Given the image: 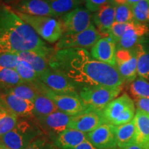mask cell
Listing matches in <instances>:
<instances>
[{
  "label": "cell",
  "mask_w": 149,
  "mask_h": 149,
  "mask_svg": "<svg viewBox=\"0 0 149 149\" xmlns=\"http://www.w3.org/2000/svg\"><path fill=\"white\" fill-rule=\"evenodd\" d=\"M19 59L27 61L33 67V69L39 75L42 74L49 70L50 66L48 65V59L42 57L38 54L31 51L19 52L16 54Z\"/></svg>",
  "instance_id": "cell-24"
},
{
  "label": "cell",
  "mask_w": 149,
  "mask_h": 149,
  "mask_svg": "<svg viewBox=\"0 0 149 149\" xmlns=\"http://www.w3.org/2000/svg\"><path fill=\"white\" fill-rule=\"evenodd\" d=\"M72 149H98L95 147L89 142L88 141H86L84 142L81 143V144L78 145L77 146L74 147Z\"/></svg>",
  "instance_id": "cell-39"
},
{
  "label": "cell",
  "mask_w": 149,
  "mask_h": 149,
  "mask_svg": "<svg viewBox=\"0 0 149 149\" xmlns=\"http://www.w3.org/2000/svg\"><path fill=\"white\" fill-rule=\"evenodd\" d=\"M18 122V117L10 111L0 109V137L14 129Z\"/></svg>",
  "instance_id": "cell-29"
},
{
  "label": "cell",
  "mask_w": 149,
  "mask_h": 149,
  "mask_svg": "<svg viewBox=\"0 0 149 149\" xmlns=\"http://www.w3.org/2000/svg\"><path fill=\"white\" fill-rule=\"evenodd\" d=\"M38 77L48 88L55 93L79 96L78 88L73 83L62 74L53 71L51 68Z\"/></svg>",
  "instance_id": "cell-13"
},
{
  "label": "cell",
  "mask_w": 149,
  "mask_h": 149,
  "mask_svg": "<svg viewBox=\"0 0 149 149\" xmlns=\"http://www.w3.org/2000/svg\"><path fill=\"white\" fill-rule=\"evenodd\" d=\"M135 105L133 100L127 93L111 101L102 111L106 123L120 126L131 122L135 115Z\"/></svg>",
  "instance_id": "cell-4"
},
{
  "label": "cell",
  "mask_w": 149,
  "mask_h": 149,
  "mask_svg": "<svg viewBox=\"0 0 149 149\" xmlns=\"http://www.w3.org/2000/svg\"><path fill=\"white\" fill-rule=\"evenodd\" d=\"M49 5L52 10L57 15V17H60L68 12L79 7V0H44Z\"/></svg>",
  "instance_id": "cell-27"
},
{
  "label": "cell",
  "mask_w": 149,
  "mask_h": 149,
  "mask_svg": "<svg viewBox=\"0 0 149 149\" xmlns=\"http://www.w3.org/2000/svg\"><path fill=\"white\" fill-rule=\"evenodd\" d=\"M102 35L93 24L88 29L76 34L63 35L61 38L55 44V50L68 48H82L88 49L92 48L101 39Z\"/></svg>",
  "instance_id": "cell-8"
},
{
  "label": "cell",
  "mask_w": 149,
  "mask_h": 149,
  "mask_svg": "<svg viewBox=\"0 0 149 149\" xmlns=\"http://www.w3.org/2000/svg\"><path fill=\"white\" fill-rule=\"evenodd\" d=\"M82 48L55 50L48 58L53 71L62 74L77 88L85 86L119 87L125 82L117 67L93 59Z\"/></svg>",
  "instance_id": "cell-1"
},
{
  "label": "cell",
  "mask_w": 149,
  "mask_h": 149,
  "mask_svg": "<svg viewBox=\"0 0 149 149\" xmlns=\"http://www.w3.org/2000/svg\"><path fill=\"white\" fill-rule=\"evenodd\" d=\"M126 3H127L128 4H129L130 6H133L134 4H135L136 3L141 1V0H126Z\"/></svg>",
  "instance_id": "cell-43"
},
{
  "label": "cell",
  "mask_w": 149,
  "mask_h": 149,
  "mask_svg": "<svg viewBox=\"0 0 149 149\" xmlns=\"http://www.w3.org/2000/svg\"><path fill=\"white\" fill-rule=\"evenodd\" d=\"M122 90V86H85L79 88V95L88 109L102 111L120 95Z\"/></svg>",
  "instance_id": "cell-7"
},
{
  "label": "cell",
  "mask_w": 149,
  "mask_h": 149,
  "mask_svg": "<svg viewBox=\"0 0 149 149\" xmlns=\"http://www.w3.org/2000/svg\"><path fill=\"white\" fill-rule=\"evenodd\" d=\"M33 102L34 104L33 117L35 119L47 116L54 112L59 111L57 106L51 99L44 95H39Z\"/></svg>",
  "instance_id": "cell-25"
},
{
  "label": "cell",
  "mask_w": 149,
  "mask_h": 149,
  "mask_svg": "<svg viewBox=\"0 0 149 149\" xmlns=\"http://www.w3.org/2000/svg\"><path fill=\"white\" fill-rule=\"evenodd\" d=\"M19 58L15 54H0V67L15 70Z\"/></svg>",
  "instance_id": "cell-35"
},
{
  "label": "cell",
  "mask_w": 149,
  "mask_h": 149,
  "mask_svg": "<svg viewBox=\"0 0 149 149\" xmlns=\"http://www.w3.org/2000/svg\"><path fill=\"white\" fill-rule=\"evenodd\" d=\"M120 149H144V148H141V147L139 146V145L134 144V145H131V146H128L124 147V148H122Z\"/></svg>",
  "instance_id": "cell-40"
},
{
  "label": "cell",
  "mask_w": 149,
  "mask_h": 149,
  "mask_svg": "<svg viewBox=\"0 0 149 149\" xmlns=\"http://www.w3.org/2000/svg\"><path fill=\"white\" fill-rule=\"evenodd\" d=\"M72 116L57 111L47 116L35 119L43 133L55 138L61 132L68 128Z\"/></svg>",
  "instance_id": "cell-10"
},
{
  "label": "cell",
  "mask_w": 149,
  "mask_h": 149,
  "mask_svg": "<svg viewBox=\"0 0 149 149\" xmlns=\"http://www.w3.org/2000/svg\"><path fill=\"white\" fill-rule=\"evenodd\" d=\"M115 59V66L124 81H133L137 75V59L133 50L117 49Z\"/></svg>",
  "instance_id": "cell-15"
},
{
  "label": "cell",
  "mask_w": 149,
  "mask_h": 149,
  "mask_svg": "<svg viewBox=\"0 0 149 149\" xmlns=\"http://www.w3.org/2000/svg\"><path fill=\"white\" fill-rule=\"evenodd\" d=\"M86 141H88L87 133L67 128L54 139L53 143L59 149H72Z\"/></svg>",
  "instance_id": "cell-20"
},
{
  "label": "cell",
  "mask_w": 149,
  "mask_h": 149,
  "mask_svg": "<svg viewBox=\"0 0 149 149\" xmlns=\"http://www.w3.org/2000/svg\"><path fill=\"white\" fill-rule=\"evenodd\" d=\"M23 21L29 25L37 35L49 43H55L63 36L60 22L55 17L33 16L15 12Z\"/></svg>",
  "instance_id": "cell-5"
},
{
  "label": "cell",
  "mask_w": 149,
  "mask_h": 149,
  "mask_svg": "<svg viewBox=\"0 0 149 149\" xmlns=\"http://www.w3.org/2000/svg\"><path fill=\"white\" fill-rule=\"evenodd\" d=\"M93 20L102 37H109V32L115 22V4L104 6L93 15Z\"/></svg>",
  "instance_id": "cell-18"
},
{
  "label": "cell",
  "mask_w": 149,
  "mask_h": 149,
  "mask_svg": "<svg viewBox=\"0 0 149 149\" xmlns=\"http://www.w3.org/2000/svg\"><path fill=\"white\" fill-rule=\"evenodd\" d=\"M3 1L7 4H10V6L15 4V3L19 2V1H22V0H3Z\"/></svg>",
  "instance_id": "cell-41"
},
{
  "label": "cell",
  "mask_w": 149,
  "mask_h": 149,
  "mask_svg": "<svg viewBox=\"0 0 149 149\" xmlns=\"http://www.w3.org/2000/svg\"><path fill=\"white\" fill-rule=\"evenodd\" d=\"M132 49L137 59V75L139 77L149 80V49L139 43Z\"/></svg>",
  "instance_id": "cell-23"
},
{
  "label": "cell",
  "mask_w": 149,
  "mask_h": 149,
  "mask_svg": "<svg viewBox=\"0 0 149 149\" xmlns=\"http://www.w3.org/2000/svg\"><path fill=\"white\" fill-rule=\"evenodd\" d=\"M79 1H85V0H79Z\"/></svg>",
  "instance_id": "cell-46"
},
{
  "label": "cell",
  "mask_w": 149,
  "mask_h": 149,
  "mask_svg": "<svg viewBox=\"0 0 149 149\" xmlns=\"http://www.w3.org/2000/svg\"><path fill=\"white\" fill-rule=\"evenodd\" d=\"M148 33L149 29L146 24L133 22L131 26L116 43L117 49H132Z\"/></svg>",
  "instance_id": "cell-19"
},
{
  "label": "cell",
  "mask_w": 149,
  "mask_h": 149,
  "mask_svg": "<svg viewBox=\"0 0 149 149\" xmlns=\"http://www.w3.org/2000/svg\"><path fill=\"white\" fill-rule=\"evenodd\" d=\"M106 123L102 111L88 109L83 113L72 116L68 128L88 133Z\"/></svg>",
  "instance_id": "cell-14"
},
{
  "label": "cell",
  "mask_w": 149,
  "mask_h": 149,
  "mask_svg": "<svg viewBox=\"0 0 149 149\" xmlns=\"http://www.w3.org/2000/svg\"><path fill=\"white\" fill-rule=\"evenodd\" d=\"M135 22L132 6L128 3L115 5V22L132 23Z\"/></svg>",
  "instance_id": "cell-33"
},
{
  "label": "cell",
  "mask_w": 149,
  "mask_h": 149,
  "mask_svg": "<svg viewBox=\"0 0 149 149\" xmlns=\"http://www.w3.org/2000/svg\"><path fill=\"white\" fill-rule=\"evenodd\" d=\"M0 149H11V148H9L8 147L3 146V145L0 144Z\"/></svg>",
  "instance_id": "cell-44"
},
{
  "label": "cell",
  "mask_w": 149,
  "mask_h": 149,
  "mask_svg": "<svg viewBox=\"0 0 149 149\" xmlns=\"http://www.w3.org/2000/svg\"><path fill=\"white\" fill-rule=\"evenodd\" d=\"M33 117L18 120L14 129L0 137V144L11 149H25L33 141L44 135L36 120Z\"/></svg>",
  "instance_id": "cell-3"
},
{
  "label": "cell",
  "mask_w": 149,
  "mask_h": 149,
  "mask_svg": "<svg viewBox=\"0 0 149 149\" xmlns=\"http://www.w3.org/2000/svg\"><path fill=\"white\" fill-rule=\"evenodd\" d=\"M116 43L111 37L101 38L93 46L91 55L95 60L115 66L116 64Z\"/></svg>",
  "instance_id": "cell-17"
},
{
  "label": "cell",
  "mask_w": 149,
  "mask_h": 149,
  "mask_svg": "<svg viewBox=\"0 0 149 149\" xmlns=\"http://www.w3.org/2000/svg\"><path fill=\"white\" fill-rule=\"evenodd\" d=\"M128 91L133 100L137 98H149V82L143 78H136L130 83Z\"/></svg>",
  "instance_id": "cell-30"
},
{
  "label": "cell",
  "mask_w": 149,
  "mask_h": 149,
  "mask_svg": "<svg viewBox=\"0 0 149 149\" xmlns=\"http://www.w3.org/2000/svg\"><path fill=\"white\" fill-rule=\"evenodd\" d=\"M14 11L33 16L58 18L49 5L44 0H22L10 7Z\"/></svg>",
  "instance_id": "cell-16"
},
{
  "label": "cell",
  "mask_w": 149,
  "mask_h": 149,
  "mask_svg": "<svg viewBox=\"0 0 149 149\" xmlns=\"http://www.w3.org/2000/svg\"><path fill=\"white\" fill-rule=\"evenodd\" d=\"M93 15L88 9L77 7L60 17L63 35L76 34L85 31L92 25Z\"/></svg>",
  "instance_id": "cell-9"
},
{
  "label": "cell",
  "mask_w": 149,
  "mask_h": 149,
  "mask_svg": "<svg viewBox=\"0 0 149 149\" xmlns=\"http://www.w3.org/2000/svg\"><path fill=\"white\" fill-rule=\"evenodd\" d=\"M25 149H59L53 142H51L44 135L33 141Z\"/></svg>",
  "instance_id": "cell-36"
},
{
  "label": "cell",
  "mask_w": 149,
  "mask_h": 149,
  "mask_svg": "<svg viewBox=\"0 0 149 149\" xmlns=\"http://www.w3.org/2000/svg\"><path fill=\"white\" fill-rule=\"evenodd\" d=\"M4 93H10L18 97L33 102L40 94L37 89L31 84L24 83L19 84Z\"/></svg>",
  "instance_id": "cell-28"
},
{
  "label": "cell",
  "mask_w": 149,
  "mask_h": 149,
  "mask_svg": "<svg viewBox=\"0 0 149 149\" xmlns=\"http://www.w3.org/2000/svg\"><path fill=\"white\" fill-rule=\"evenodd\" d=\"M133 22L132 23H118V22H115L110 29L109 37L113 40L115 43H117L126 31L131 26Z\"/></svg>",
  "instance_id": "cell-34"
},
{
  "label": "cell",
  "mask_w": 149,
  "mask_h": 149,
  "mask_svg": "<svg viewBox=\"0 0 149 149\" xmlns=\"http://www.w3.org/2000/svg\"><path fill=\"white\" fill-rule=\"evenodd\" d=\"M1 0H0V9H1Z\"/></svg>",
  "instance_id": "cell-45"
},
{
  "label": "cell",
  "mask_w": 149,
  "mask_h": 149,
  "mask_svg": "<svg viewBox=\"0 0 149 149\" xmlns=\"http://www.w3.org/2000/svg\"><path fill=\"white\" fill-rule=\"evenodd\" d=\"M116 126L117 147L120 148L137 144V131L135 122H131Z\"/></svg>",
  "instance_id": "cell-22"
},
{
  "label": "cell",
  "mask_w": 149,
  "mask_h": 149,
  "mask_svg": "<svg viewBox=\"0 0 149 149\" xmlns=\"http://www.w3.org/2000/svg\"><path fill=\"white\" fill-rule=\"evenodd\" d=\"M15 70L25 83L31 84L39 79L38 74L35 71L33 67L29 63L24 60H19Z\"/></svg>",
  "instance_id": "cell-31"
},
{
  "label": "cell",
  "mask_w": 149,
  "mask_h": 149,
  "mask_svg": "<svg viewBox=\"0 0 149 149\" xmlns=\"http://www.w3.org/2000/svg\"><path fill=\"white\" fill-rule=\"evenodd\" d=\"M88 141L98 149H115L117 147L116 126L104 123L87 133Z\"/></svg>",
  "instance_id": "cell-11"
},
{
  "label": "cell",
  "mask_w": 149,
  "mask_h": 149,
  "mask_svg": "<svg viewBox=\"0 0 149 149\" xmlns=\"http://www.w3.org/2000/svg\"><path fill=\"white\" fill-rule=\"evenodd\" d=\"M24 83L15 70L0 67V92L4 93Z\"/></svg>",
  "instance_id": "cell-26"
},
{
  "label": "cell",
  "mask_w": 149,
  "mask_h": 149,
  "mask_svg": "<svg viewBox=\"0 0 149 149\" xmlns=\"http://www.w3.org/2000/svg\"><path fill=\"white\" fill-rule=\"evenodd\" d=\"M137 131V144L149 149V114L137 110L133 119Z\"/></svg>",
  "instance_id": "cell-21"
},
{
  "label": "cell",
  "mask_w": 149,
  "mask_h": 149,
  "mask_svg": "<svg viewBox=\"0 0 149 149\" xmlns=\"http://www.w3.org/2000/svg\"><path fill=\"white\" fill-rule=\"evenodd\" d=\"M148 1H149V0H148Z\"/></svg>",
  "instance_id": "cell-47"
},
{
  "label": "cell",
  "mask_w": 149,
  "mask_h": 149,
  "mask_svg": "<svg viewBox=\"0 0 149 149\" xmlns=\"http://www.w3.org/2000/svg\"><path fill=\"white\" fill-rule=\"evenodd\" d=\"M31 84L34 86L40 94L51 99L57 106L59 111L66 114L74 116L88 109V107L85 105L79 96L55 93L48 88L40 79L35 82L31 83Z\"/></svg>",
  "instance_id": "cell-6"
},
{
  "label": "cell",
  "mask_w": 149,
  "mask_h": 149,
  "mask_svg": "<svg viewBox=\"0 0 149 149\" xmlns=\"http://www.w3.org/2000/svg\"><path fill=\"white\" fill-rule=\"evenodd\" d=\"M135 105L137 110L144 111L149 114V98H137L134 99Z\"/></svg>",
  "instance_id": "cell-38"
},
{
  "label": "cell",
  "mask_w": 149,
  "mask_h": 149,
  "mask_svg": "<svg viewBox=\"0 0 149 149\" xmlns=\"http://www.w3.org/2000/svg\"><path fill=\"white\" fill-rule=\"evenodd\" d=\"M134 20L139 23L149 22V1L141 0L132 6Z\"/></svg>",
  "instance_id": "cell-32"
},
{
  "label": "cell",
  "mask_w": 149,
  "mask_h": 149,
  "mask_svg": "<svg viewBox=\"0 0 149 149\" xmlns=\"http://www.w3.org/2000/svg\"><path fill=\"white\" fill-rule=\"evenodd\" d=\"M113 2L115 3V5L119 4H125L126 3V0H113Z\"/></svg>",
  "instance_id": "cell-42"
},
{
  "label": "cell",
  "mask_w": 149,
  "mask_h": 149,
  "mask_svg": "<svg viewBox=\"0 0 149 149\" xmlns=\"http://www.w3.org/2000/svg\"><path fill=\"white\" fill-rule=\"evenodd\" d=\"M31 51L49 58L55 50L49 48L32 28L10 7L0 9V54Z\"/></svg>",
  "instance_id": "cell-2"
},
{
  "label": "cell",
  "mask_w": 149,
  "mask_h": 149,
  "mask_svg": "<svg viewBox=\"0 0 149 149\" xmlns=\"http://www.w3.org/2000/svg\"><path fill=\"white\" fill-rule=\"evenodd\" d=\"M0 109L8 110L21 118L34 117L33 102L18 97L10 93L0 92Z\"/></svg>",
  "instance_id": "cell-12"
},
{
  "label": "cell",
  "mask_w": 149,
  "mask_h": 149,
  "mask_svg": "<svg viewBox=\"0 0 149 149\" xmlns=\"http://www.w3.org/2000/svg\"><path fill=\"white\" fill-rule=\"evenodd\" d=\"M86 9L91 13H95L104 6L113 3V0H85Z\"/></svg>",
  "instance_id": "cell-37"
}]
</instances>
